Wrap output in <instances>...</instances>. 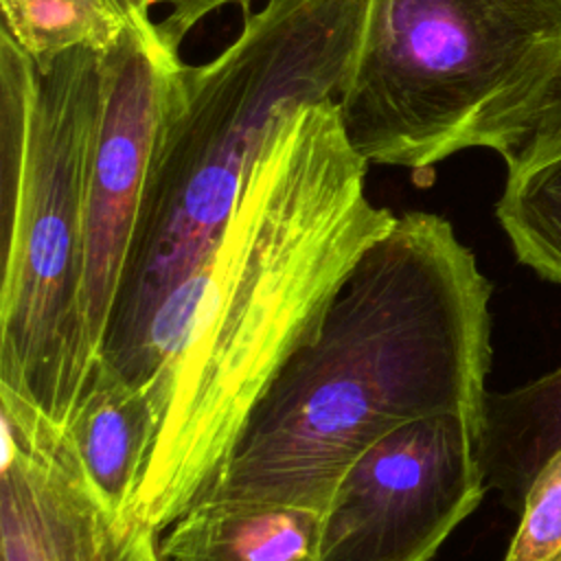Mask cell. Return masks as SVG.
<instances>
[{
    "label": "cell",
    "mask_w": 561,
    "mask_h": 561,
    "mask_svg": "<svg viewBox=\"0 0 561 561\" xmlns=\"http://www.w3.org/2000/svg\"><path fill=\"white\" fill-rule=\"evenodd\" d=\"M337 101L280 110L210 259L156 320L136 377L153 438L127 515L162 535L215 486L252 405L394 221Z\"/></svg>",
    "instance_id": "obj_1"
},
{
    "label": "cell",
    "mask_w": 561,
    "mask_h": 561,
    "mask_svg": "<svg viewBox=\"0 0 561 561\" xmlns=\"http://www.w3.org/2000/svg\"><path fill=\"white\" fill-rule=\"evenodd\" d=\"M491 291L445 217L397 215L261 392L202 502L324 513L344 469L399 425L454 412L480 430Z\"/></svg>",
    "instance_id": "obj_2"
},
{
    "label": "cell",
    "mask_w": 561,
    "mask_h": 561,
    "mask_svg": "<svg viewBox=\"0 0 561 561\" xmlns=\"http://www.w3.org/2000/svg\"><path fill=\"white\" fill-rule=\"evenodd\" d=\"M370 0H265L210 61L180 64L96 359L134 377L147 337L221 241L272 118L337 101Z\"/></svg>",
    "instance_id": "obj_3"
},
{
    "label": "cell",
    "mask_w": 561,
    "mask_h": 561,
    "mask_svg": "<svg viewBox=\"0 0 561 561\" xmlns=\"http://www.w3.org/2000/svg\"><path fill=\"white\" fill-rule=\"evenodd\" d=\"M101 103L99 50L37 66L0 28V386L61 427L94 364L85 191Z\"/></svg>",
    "instance_id": "obj_4"
},
{
    "label": "cell",
    "mask_w": 561,
    "mask_h": 561,
    "mask_svg": "<svg viewBox=\"0 0 561 561\" xmlns=\"http://www.w3.org/2000/svg\"><path fill=\"white\" fill-rule=\"evenodd\" d=\"M561 92V0H370L337 110L351 147L416 186L465 149L504 162Z\"/></svg>",
    "instance_id": "obj_5"
},
{
    "label": "cell",
    "mask_w": 561,
    "mask_h": 561,
    "mask_svg": "<svg viewBox=\"0 0 561 561\" xmlns=\"http://www.w3.org/2000/svg\"><path fill=\"white\" fill-rule=\"evenodd\" d=\"M476 443L465 416L443 412L368 445L322 513V561H432L489 491Z\"/></svg>",
    "instance_id": "obj_6"
},
{
    "label": "cell",
    "mask_w": 561,
    "mask_h": 561,
    "mask_svg": "<svg viewBox=\"0 0 561 561\" xmlns=\"http://www.w3.org/2000/svg\"><path fill=\"white\" fill-rule=\"evenodd\" d=\"M103 103L85 191L88 344L96 359L121 272L129 252L158 127L167 112L180 50L167 46L158 26L125 24L101 53Z\"/></svg>",
    "instance_id": "obj_7"
},
{
    "label": "cell",
    "mask_w": 561,
    "mask_h": 561,
    "mask_svg": "<svg viewBox=\"0 0 561 561\" xmlns=\"http://www.w3.org/2000/svg\"><path fill=\"white\" fill-rule=\"evenodd\" d=\"M0 561H156L158 535L116 513L66 430L0 386Z\"/></svg>",
    "instance_id": "obj_8"
},
{
    "label": "cell",
    "mask_w": 561,
    "mask_h": 561,
    "mask_svg": "<svg viewBox=\"0 0 561 561\" xmlns=\"http://www.w3.org/2000/svg\"><path fill=\"white\" fill-rule=\"evenodd\" d=\"M322 511L265 500L199 502L158 537L160 561H322Z\"/></svg>",
    "instance_id": "obj_9"
},
{
    "label": "cell",
    "mask_w": 561,
    "mask_h": 561,
    "mask_svg": "<svg viewBox=\"0 0 561 561\" xmlns=\"http://www.w3.org/2000/svg\"><path fill=\"white\" fill-rule=\"evenodd\" d=\"M64 430L99 495L129 517L127 508L153 438L149 399L94 359Z\"/></svg>",
    "instance_id": "obj_10"
},
{
    "label": "cell",
    "mask_w": 561,
    "mask_h": 561,
    "mask_svg": "<svg viewBox=\"0 0 561 561\" xmlns=\"http://www.w3.org/2000/svg\"><path fill=\"white\" fill-rule=\"evenodd\" d=\"M476 447L486 489L522 513L535 478L561 451V368L486 392Z\"/></svg>",
    "instance_id": "obj_11"
},
{
    "label": "cell",
    "mask_w": 561,
    "mask_h": 561,
    "mask_svg": "<svg viewBox=\"0 0 561 561\" xmlns=\"http://www.w3.org/2000/svg\"><path fill=\"white\" fill-rule=\"evenodd\" d=\"M495 217L515 259L543 280L561 285V92L506 160Z\"/></svg>",
    "instance_id": "obj_12"
},
{
    "label": "cell",
    "mask_w": 561,
    "mask_h": 561,
    "mask_svg": "<svg viewBox=\"0 0 561 561\" xmlns=\"http://www.w3.org/2000/svg\"><path fill=\"white\" fill-rule=\"evenodd\" d=\"M2 31L37 64L72 48L107 50L125 28L110 0H0Z\"/></svg>",
    "instance_id": "obj_13"
},
{
    "label": "cell",
    "mask_w": 561,
    "mask_h": 561,
    "mask_svg": "<svg viewBox=\"0 0 561 561\" xmlns=\"http://www.w3.org/2000/svg\"><path fill=\"white\" fill-rule=\"evenodd\" d=\"M504 561H561V451L535 478Z\"/></svg>",
    "instance_id": "obj_14"
},
{
    "label": "cell",
    "mask_w": 561,
    "mask_h": 561,
    "mask_svg": "<svg viewBox=\"0 0 561 561\" xmlns=\"http://www.w3.org/2000/svg\"><path fill=\"white\" fill-rule=\"evenodd\" d=\"M160 4L167 7V15L164 20L156 22L158 33L169 48L180 50L182 39L204 18L219 11L221 7H232V4L245 11L252 7V0H160Z\"/></svg>",
    "instance_id": "obj_15"
},
{
    "label": "cell",
    "mask_w": 561,
    "mask_h": 561,
    "mask_svg": "<svg viewBox=\"0 0 561 561\" xmlns=\"http://www.w3.org/2000/svg\"><path fill=\"white\" fill-rule=\"evenodd\" d=\"M110 4L125 24L138 28L156 26V22L151 20V7L160 4V0H110Z\"/></svg>",
    "instance_id": "obj_16"
},
{
    "label": "cell",
    "mask_w": 561,
    "mask_h": 561,
    "mask_svg": "<svg viewBox=\"0 0 561 561\" xmlns=\"http://www.w3.org/2000/svg\"><path fill=\"white\" fill-rule=\"evenodd\" d=\"M156 561H160V557H158V559H156Z\"/></svg>",
    "instance_id": "obj_17"
}]
</instances>
